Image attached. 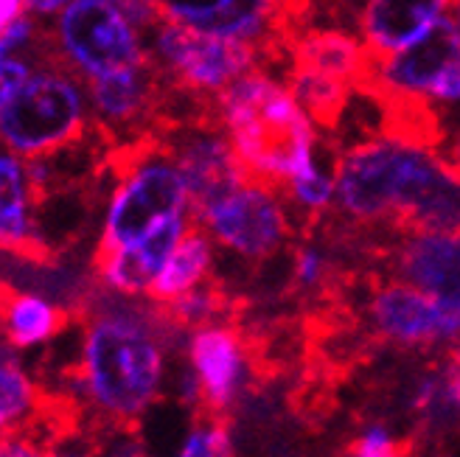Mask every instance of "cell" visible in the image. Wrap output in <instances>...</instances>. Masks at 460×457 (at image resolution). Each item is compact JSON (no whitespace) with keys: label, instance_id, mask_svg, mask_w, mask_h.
Returning a JSON list of instances; mask_svg holds the SVG:
<instances>
[{"label":"cell","instance_id":"cell-1","mask_svg":"<svg viewBox=\"0 0 460 457\" xmlns=\"http://www.w3.org/2000/svg\"><path fill=\"white\" fill-rule=\"evenodd\" d=\"M337 208L354 224L460 231V177L432 149L367 138L340 154Z\"/></svg>","mask_w":460,"mask_h":457},{"label":"cell","instance_id":"cell-2","mask_svg":"<svg viewBox=\"0 0 460 457\" xmlns=\"http://www.w3.org/2000/svg\"><path fill=\"white\" fill-rule=\"evenodd\" d=\"M219 124L250 182L289 191L314 160V129L292 90L267 71H250L217 96Z\"/></svg>","mask_w":460,"mask_h":457},{"label":"cell","instance_id":"cell-3","mask_svg":"<svg viewBox=\"0 0 460 457\" xmlns=\"http://www.w3.org/2000/svg\"><path fill=\"white\" fill-rule=\"evenodd\" d=\"M164 342L137 309H107L84 331L79 382L104 416H141L164 384Z\"/></svg>","mask_w":460,"mask_h":457},{"label":"cell","instance_id":"cell-4","mask_svg":"<svg viewBox=\"0 0 460 457\" xmlns=\"http://www.w3.org/2000/svg\"><path fill=\"white\" fill-rule=\"evenodd\" d=\"M112 163L119 180L110 197L96 253L129 247L172 219L191 216L189 182L157 132L119 146L112 152Z\"/></svg>","mask_w":460,"mask_h":457},{"label":"cell","instance_id":"cell-5","mask_svg":"<svg viewBox=\"0 0 460 457\" xmlns=\"http://www.w3.org/2000/svg\"><path fill=\"white\" fill-rule=\"evenodd\" d=\"M0 129L9 152L42 157L87 135V96L62 59L34 67L31 79L0 99Z\"/></svg>","mask_w":460,"mask_h":457},{"label":"cell","instance_id":"cell-6","mask_svg":"<svg viewBox=\"0 0 460 457\" xmlns=\"http://www.w3.org/2000/svg\"><path fill=\"white\" fill-rule=\"evenodd\" d=\"M54 48L82 79L93 82L149 59L141 31L112 0H76L57 20Z\"/></svg>","mask_w":460,"mask_h":457},{"label":"cell","instance_id":"cell-7","mask_svg":"<svg viewBox=\"0 0 460 457\" xmlns=\"http://www.w3.org/2000/svg\"><path fill=\"white\" fill-rule=\"evenodd\" d=\"M152 57L180 84L199 96H219L239 76L256 71L259 45L205 34L186 22L166 20L152 31Z\"/></svg>","mask_w":460,"mask_h":457},{"label":"cell","instance_id":"cell-8","mask_svg":"<svg viewBox=\"0 0 460 457\" xmlns=\"http://www.w3.org/2000/svg\"><path fill=\"white\" fill-rule=\"evenodd\" d=\"M194 219L217 244L250 261L272 256L292 236L289 216L275 191L250 180H242L234 189L205 202L194 211Z\"/></svg>","mask_w":460,"mask_h":457},{"label":"cell","instance_id":"cell-9","mask_svg":"<svg viewBox=\"0 0 460 457\" xmlns=\"http://www.w3.org/2000/svg\"><path fill=\"white\" fill-rule=\"evenodd\" d=\"M169 20L186 22L205 34L259 45L261 59L292 51V34L279 0H164Z\"/></svg>","mask_w":460,"mask_h":457},{"label":"cell","instance_id":"cell-10","mask_svg":"<svg viewBox=\"0 0 460 457\" xmlns=\"http://www.w3.org/2000/svg\"><path fill=\"white\" fill-rule=\"evenodd\" d=\"M371 320L376 331L399 346H435L460 334V320L438 301L407 281H390L371 298Z\"/></svg>","mask_w":460,"mask_h":457},{"label":"cell","instance_id":"cell-11","mask_svg":"<svg viewBox=\"0 0 460 457\" xmlns=\"http://www.w3.org/2000/svg\"><path fill=\"white\" fill-rule=\"evenodd\" d=\"M396 276L460 320V231H410L394 247Z\"/></svg>","mask_w":460,"mask_h":457},{"label":"cell","instance_id":"cell-12","mask_svg":"<svg viewBox=\"0 0 460 457\" xmlns=\"http://www.w3.org/2000/svg\"><path fill=\"white\" fill-rule=\"evenodd\" d=\"M460 54V31L449 17H441L435 26L407 48L376 62L374 82L396 96L429 99L432 84L438 82L444 67Z\"/></svg>","mask_w":460,"mask_h":457},{"label":"cell","instance_id":"cell-13","mask_svg":"<svg viewBox=\"0 0 460 457\" xmlns=\"http://www.w3.org/2000/svg\"><path fill=\"white\" fill-rule=\"evenodd\" d=\"M40 202L29 166L20 154L6 152L0 160V236L4 250L29 264H49L54 247L42 239L31 208Z\"/></svg>","mask_w":460,"mask_h":457},{"label":"cell","instance_id":"cell-14","mask_svg":"<svg viewBox=\"0 0 460 457\" xmlns=\"http://www.w3.org/2000/svg\"><path fill=\"white\" fill-rule=\"evenodd\" d=\"M447 12L449 0H365L359 34L374 62H382L421 40Z\"/></svg>","mask_w":460,"mask_h":457},{"label":"cell","instance_id":"cell-15","mask_svg":"<svg viewBox=\"0 0 460 457\" xmlns=\"http://www.w3.org/2000/svg\"><path fill=\"white\" fill-rule=\"evenodd\" d=\"M191 216H180L157 227L155 233L144 236L129 247L112 250V253H93V269L96 276L115 292L121 294H141L149 292L157 272L164 269L169 256L174 253L177 242L189 231Z\"/></svg>","mask_w":460,"mask_h":457},{"label":"cell","instance_id":"cell-16","mask_svg":"<svg viewBox=\"0 0 460 457\" xmlns=\"http://www.w3.org/2000/svg\"><path fill=\"white\" fill-rule=\"evenodd\" d=\"M191 368L199 382L205 407L222 413L234 404L244 379V346L234 329L199 326L191 337Z\"/></svg>","mask_w":460,"mask_h":457},{"label":"cell","instance_id":"cell-17","mask_svg":"<svg viewBox=\"0 0 460 457\" xmlns=\"http://www.w3.org/2000/svg\"><path fill=\"white\" fill-rule=\"evenodd\" d=\"M289 67H309V71L326 74L349 82L351 87H362L374 76L376 62L365 42L342 34V31H306L292 40Z\"/></svg>","mask_w":460,"mask_h":457},{"label":"cell","instance_id":"cell-18","mask_svg":"<svg viewBox=\"0 0 460 457\" xmlns=\"http://www.w3.org/2000/svg\"><path fill=\"white\" fill-rule=\"evenodd\" d=\"M208 236L211 233L205 231L197 219H191L189 231L182 233V239L174 247V253L169 256L164 269H160L157 278L152 281V286L146 292L149 301H155L157 306L172 303L208 281L211 261H214V247H211Z\"/></svg>","mask_w":460,"mask_h":457},{"label":"cell","instance_id":"cell-19","mask_svg":"<svg viewBox=\"0 0 460 457\" xmlns=\"http://www.w3.org/2000/svg\"><path fill=\"white\" fill-rule=\"evenodd\" d=\"M67 326V312L31 292L4 286V331L12 348H34Z\"/></svg>","mask_w":460,"mask_h":457},{"label":"cell","instance_id":"cell-20","mask_svg":"<svg viewBox=\"0 0 460 457\" xmlns=\"http://www.w3.org/2000/svg\"><path fill=\"white\" fill-rule=\"evenodd\" d=\"M287 82L297 104L306 110L312 124L320 129H337L345 110H349V101L357 96V87L349 82L309 71V67H289Z\"/></svg>","mask_w":460,"mask_h":457},{"label":"cell","instance_id":"cell-21","mask_svg":"<svg viewBox=\"0 0 460 457\" xmlns=\"http://www.w3.org/2000/svg\"><path fill=\"white\" fill-rule=\"evenodd\" d=\"M34 407H37L34 384L26 376V371L20 368V362L6 351L4 368H0V424H4L6 435H14L34 416Z\"/></svg>","mask_w":460,"mask_h":457},{"label":"cell","instance_id":"cell-22","mask_svg":"<svg viewBox=\"0 0 460 457\" xmlns=\"http://www.w3.org/2000/svg\"><path fill=\"white\" fill-rule=\"evenodd\" d=\"M177 457H230L227 429L214 421L194 426Z\"/></svg>","mask_w":460,"mask_h":457},{"label":"cell","instance_id":"cell-23","mask_svg":"<svg viewBox=\"0 0 460 457\" xmlns=\"http://www.w3.org/2000/svg\"><path fill=\"white\" fill-rule=\"evenodd\" d=\"M115 6L124 12V17L132 22L137 31H155L160 22H166V6L164 0H112Z\"/></svg>","mask_w":460,"mask_h":457},{"label":"cell","instance_id":"cell-24","mask_svg":"<svg viewBox=\"0 0 460 457\" xmlns=\"http://www.w3.org/2000/svg\"><path fill=\"white\" fill-rule=\"evenodd\" d=\"M351 457H399L396 441L385 426H367L351 446Z\"/></svg>","mask_w":460,"mask_h":457},{"label":"cell","instance_id":"cell-25","mask_svg":"<svg viewBox=\"0 0 460 457\" xmlns=\"http://www.w3.org/2000/svg\"><path fill=\"white\" fill-rule=\"evenodd\" d=\"M326 278V259L314 247H301L295 256V281L301 286H317Z\"/></svg>","mask_w":460,"mask_h":457},{"label":"cell","instance_id":"cell-26","mask_svg":"<svg viewBox=\"0 0 460 457\" xmlns=\"http://www.w3.org/2000/svg\"><path fill=\"white\" fill-rule=\"evenodd\" d=\"M429 101H438L447 107H460V54L444 67V74L429 90Z\"/></svg>","mask_w":460,"mask_h":457},{"label":"cell","instance_id":"cell-27","mask_svg":"<svg viewBox=\"0 0 460 457\" xmlns=\"http://www.w3.org/2000/svg\"><path fill=\"white\" fill-rule=\"evenodd\" d=\"M71 4H76V0H26V14H31L34 20H45L62 14Z\"/></svg>","mask_w":460,"mask_h":457},{"label":"cell","instance_id":"cell-28","mask_svg":"<svg viewBox=\"0 0 460 457\" xmlns=\"http://www.w3.org/2000/svg\"><path fill=\"white\" fill-rule=\"evenodd\" d=\"M0 457H54V454H42L31 446V441H22V438H9L4 441V454Z\"/></svg>","mask_w":460,"mask_h":457},{"label":"cell","instance_id":"cell-29","mask_svg":"<svg viewBox=\"0 0 460 457\" xmlns=\"http://www.w3.org/2000/svg\"><path fill=\"white\" fill-rule=\"evenodd\" d=\"M26 14V0H0V26H9Z\"/></svg>","mask_w":460,"mask_h":457},{"label":"cell","instance_id":"cell-30","mask_svg":"<svg viewBox=\"0 0 460 457\" xmlns=\"http://www.w3.org/2000/svg\"><path fill=\"white\" fill-rule=\"evenodd\" d=\"M441 160L444 163L460 177V129L455 132V138L449 141V144H444V149H441Z\"/></svg>","mask_w":460,"mask_h":457},{"label":"cell","instance_id":"cell-31","mask_svg":"<svg viewBox=\"0 0 460 457\" xmlns=\"http://www.w3.org/2000/svg\"><path fill=\"white\" fill-rule=\"evenodd\" d=\"M279 4H281V14L287 20V29H292V22L301 17V9L309 6L312 0H279Z\"/></svg>","mask_w":460,"mask_h":457},{"label":"cell","instance_id":"cell-32","mask_svg":"<svg viewBox=\"0 0 460 457\" xmlns=\"http://www.w3.org/2000/svg\"><path fill=\"white\" fill-rule=\"evenodd\" d=\"M449 387H452V393L460 399V362H457V368H455V374H452V382H449Z\"/></svg>","mask_w":460,"mask_h":457}]
</instances>
